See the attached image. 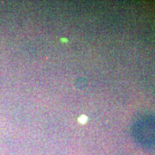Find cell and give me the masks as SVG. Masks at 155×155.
<instances>
[{
    "label": "cell",
    "instance_id": "6da1fadb",
    "mask_svg": "<svg viewBox=\"0 0 155 155\" xmlns=\"http://www.w3.org/2000/svg\"><path fill=\"white\" fill-rule=\"evenodd\" d=\"M87 120H88V118H87V116H84V115L80 116L78 119L79 122H80L81 124H84L86 123V122L87 121Z\"/></svg>",
    "mask_w": 155,
    "mask_h": 155
}]
</instances>
